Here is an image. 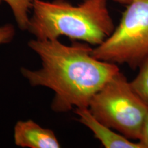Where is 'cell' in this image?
Here are the masks:
<instances>
[{
	"label": "cell",
	"instance_id": "cell-1",
	"mask_svg": "<svg viewBox=\"0 0 148 148\" xmlns=\"http://www.w3.org/2000/svg\"><path fill=\"white\" fill-rule=\"evenodd\" d=\"M28 46L38 56L41 67L21 68L22 75L31 86L53 90L51 108L56 112L88 108L92 97L120 71L117 64L95 58L93 47L84 42L66 45L58 39L35 38Z\"/></svg>",
	"mask_w": 148,
	"mask_h": 148
},
{
	"label": "cell",
	"instance_id": "cell-2",
	"mask_svg": "<svg viewBox=\"0 0 148 148\" xmlns=\"http://www.w3.org/2000/svg\"><path fill=\"white\" fill-rule=\"evenodd\" d=\"M32 12L27 31L39 40L66 36L96 47L115 28L107 0H83L75 5L66 0H34Z\"/></svg>",
	"mask_w": 148,
	"mask_h": 148
},
{
	"label": "cell",
	"instance_id": "cell-3",
	"mask_svg": "<svg viewBox=\"0 0 148 148\" xmlns=\"http://www.w3.org/2000/svg\"><path fill=\"white\" fill-rule=\"evenodd\" d=\"M88 109L95 117L116 132L138 141L148 106L119 71L92 97Z\"/></svg>",
	"mask_w": 148,
	"mask_h": 148
},
{
	"label": "cell",
	"instance_id": "cell-4",
	"mask_svg": "<svg viewBox=\"0 0 148 148\" xmlns=\"http://www.w3.org/2000/svg\"><path fill=\"white\" fill-rule=\"evenodd\" d=\"M92 54L110 63L137 69L148 54V0H134L127 5L119 25Z\"/></svg>",
	"mask_w": 148,
	"mask_h": 148
},
{
	"label": "cell",
	"instance_id": "cell-5",
	"mask_svg": "<svg viewBox=\"0 0 148 148\" xmlns=\"http://www.w3.org/2000/svg\"><path fill=\"white\" fill-rule=\"evenodd\" d=\"M79 121L88 127L106 148H143L138 141L129 139L103 124L92 115L88 108L74 109Z\"/></svg>",
	"mask_w": 148,
	"mask_h": 148
},
{
	"label": "cell",
	"instance_id": "cell-6",
	"mask_svg": "<svg viewBox=\"0 0 148 148\" xmlns=\"http://www.w3.org/2000/svg\"><path fill=\"white\" fill-rule=\"evenodd\" d=\"M16 145L29 148H59L60 144L53 130L32 120L18 121L14 129Z\"/></svg>",
	"mask_w": 148,
	"mask_h": 148
},
{
	"label": "cell",
	"instance_id": "cell-7",
	"mask_svg": "<svg viewBox=\"0 0 148 148\" xmlns=\"http://www.w3.org/2000/svg\"><path fill=\"white\" fill-rule=\"evenodd\" d=\"M3 1L10 8L18 28L27 30L34 0H0V4Z\"/></svg>",
	"mask_w": 148,
	"mask_h": 148
},
{
	"label": "cell",
	"instance_id": "cell-8",
	"mask_svg": "<svg viewBox=\"0 0 148 148\" xmlns=\"http://www.w3.org/2000/svg\"><path fill=\"white\" fill-rule=\"evenodd\" d=\"M136 76L130 81L133 90L148 106V54L140 62Z\"/></svg>",
	"mask_w": 148,
	"mask_h": 148
},
{
	"label": "cell",
	"instance_id": "cell-9",
	"mask_svg": "<svg viewBox=\"0 0 148 148\" xmlns=\"http://www.w3.org/2000/svg\"><path fill=\"white\" fill-rule=\"evenodd\" d=\"M15 29L13 25L8 23L0 26V45L9 43L15 36Z\"/></svg>",
	"mask_w": 148,
	"mask_h": 148
},
{
	"label": "cell",
	"instance_id": "cell-10",
	"mask_svg": "<svg viewBox=\"0 0 148 148\" xmlns=\"http://www.w3.org/2000/svg\"><path fill=\"white\" fill-rule=\"evenodd\" d=\"M138 141L143 148H148V112L144 121L140 138Z\"/></svg>",
	"mask_w": 148,
	"mask_h": 148
},
{
	"label": "cell",
	"instance_id": "cell-11",
	"mask_svg": "<svg viewBox=\"0 0 148 148\" xmlns=\"http://www.w3.org/2000/svg\"><path fill=\"white\" fill-rule=\"evenodd\" d=\"M114 2H116L118 3H120V4H123V5H127L129 3H130L132 1H134V0H112Z\"/></svg>",
	"mask_w": 148,
	"mask_h": 148
}]
</instances>
